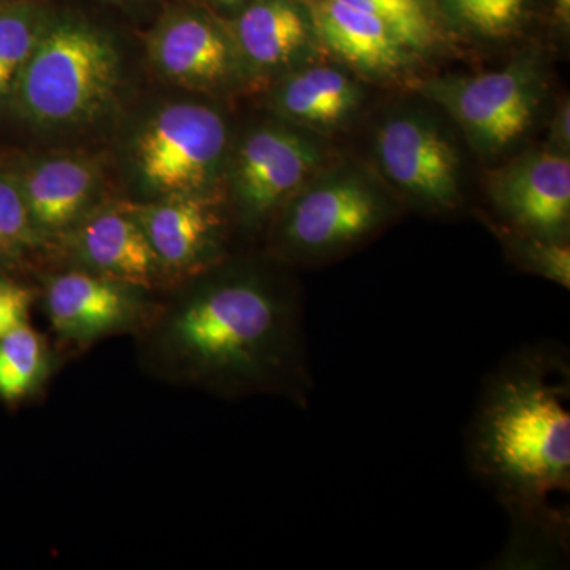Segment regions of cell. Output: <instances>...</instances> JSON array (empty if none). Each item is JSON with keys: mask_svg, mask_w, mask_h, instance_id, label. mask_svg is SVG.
Masks as SVG:
<instances>
[{"mask_svg": "<svg viewBox=\"0 0 570 570\" xmlns=\"http://www.w3.org/2000/svg\"><path fill=\"white\" fill-rule=\"evenodd\" d=\"M362 105V89L343 70L330 66L295 71L281 82L273 107L285 119L309 129L346 124Z\"/></svg>", "mask_w": 570, "mask_h": 570, "instance_id": "16", "label": "cell"}, {"mask_svg": "<svg viewBox=\"0 0 570 570\" xmlns=\"http://www.w3.org/2000/svg\"><path fill=\"white\" fill-rule=\"evenodd\" d=\"M220 2H224V3H235V2H239V0H220Z\"/></svg>", "mask_w": 570, "mask_h": 570, "instance_id": "27", "label": "cell"}, {"mask_svg": "<svg viewBox=\"0 0 570 570\" xmlns=\"http://www.w3.org/2000/svg\"><path fill=\"white\" fill-rule=\"evenodd\" d=\"M45 26L36 7L0 0V107L13 97Z\"/></svg>", "mask_w": 570, "mask_h": 570, "instance_id": "19", "label": "cell"}, {"mask_svg": "<svg viewBox=\"0 0 570 570\" xmlns=\"http://www.w3.org/2000/svg\"><path fill=\"white\" fill-rule=\"evenodd\" d=\"M510 257L524 269L543 279L570 287V245L510 230L504 234Z\"/></svg>", "mask_w": 570, "mask_h": 570, "instance_id": "21", "label": "cell"}, {"mask_svg": "<svg viewBox=\"0 0 570 570\" xmlns=\"http://www.w3.org/2000/svg\"><path fill=\"white\" fill-rule=\"evenodd\" d=\"M322 154L309 138L283 129L255 130L236 153L232 187L247 225H258L283 209L316 170Z\"/></svg>", "mask_w": 570, "mask_h": 570, "instance_id": "7", "label": "cell"}, {"mask_svg": "<svg viewBox=\"0 0 570 570\" xmlns=\"http://www.w3.org/2000/svg\"><path fill=\"white\" fill-rule=\"evenodd\" d=\"M314 36L341 61L370 75L403 69L411 52L374 14L340 0H307Z\"/></svg>", "mask_w": 570, "mask_h": 570, "instance_id": "12", "label": "cell"}, {"mask_svg": "<svg viewBox=\"0 0 570 570\" xmlns=\"http://www.w3.org/2000/svg\"><path fill=\"white\" fill-rule=\"evenodd\" d=\"M32 302L33 294L28 287L0 279V336L28 324Z\"/></svg>", "mask_w": 570, "mask_h": 570, "instance_id": "24", "label": "cell"}, {"mask_svg": "<svg viewBox=\"0 0 570 570\" xmlns=\"http://www.w3.org/2000/svg\"><path fill=\"white\" fill-rule=\"evenodd\" d=\"M119 80V55L102 32L78 21L45 26L13 97L29 121L67 126L102 110Z\"/></svg>", "mask_w": 570, "mask_h": 570, "instance_id": "3", "label": "cell"}, {"mask_svg": "<svg viewBox=\"0 0 570 570\" xmlns=\"http://www.w3.org/2000/svg\"><path fill=\"white\" fill-rule=\"evenodd\" d=\"M151 55L165 77L190 88L219 85L235 67L227 37L197 14H176L165 21L154 36Z\"/></svg>", "mask_w": 570, "mask_h": 570, "instance_id": "14", "label": "cell"}, {"mask_svg": "<svg viewBox=\"0 0 570 570\" xmlns=\"http://www.w3.org/2000/svg\"><path fill=\"white\" fill-rule=\"evenodd\" d=\"M227 149L220 115L198 104H175L146 124L135 142L145 186L164 197L208 195Z\"/></svg>", "mask_w": 570, "mask_h": 570, "instance_id": "5", "label": "cell"}, {"mask_svg": "<svg viewBox=\"0 0 570 570\" xmlns=\"http://www.w3.org/2000/svg\"><path fill=\"white\" fill-rule=\"evenodd\" d=\"M422 94L441 105L479 151H502L523 137L540 100L535 63L517 61L508 69L471 77H442L423 82Z\"/></svg>", "mask_w": 570, "mask_h": 570, "instance_id": "6", "label": "cell"}, {"mask_svg": "<svg viewBox=\"0 0 570 570\" xmlns=\"http://www.w3.org/2000/svg\"><path fill=\"white\" fill-rule=\"evenodd\" d=\"M377 160L397 189L434 209L460 202V159L455 146L433 122L401 115L379 127Z\"/></svg>", "mask_w": 570, "mask_h": 570, "instance_id": "9", "label": "cell"}, {"mask_svg": "<svg viewBox=\"0 0 570 570\" xmlns=\"http://www.w3.org/2000/svg\"><path fill=\"white\" fill-rule=\"evenodd\" d=\"M551 141L557 145L554 151L564 153L569 148L570 141V105L562 104L557 116H554L553 126H551Z\"/></svg>", "mask_w": 570, "mask_h": 570, "instance_id": "25", "label": "cell"}, {"mask_svg": "<svg viewBox=\"0 0 570 570\" xmlns=\"http://www.w3.org/2000/svg\"><path fill=\"white\" fill-rule=\"evenodd\" d=\"M472 474L508 509L513 539L564 550L569 538L568 352L535 344L491 371L466 431Z\"/></svg>", "mask_w": 570, "mask_h": 570, "instance_id": "1", "label": "cell"}, {"mask_svg": "<svg viewBox=\"0 0 570 570\" xmlns=\"http://www.w3.org/2000/svg\"><path fill=\"white\" fill-rule=\"evenodd\" d=\"M22 197L41 238L80 220L97 187L96 168L78 157H55L37 164L20 179Z\"/></svg>", "mask_w": 570, "mask_h": 570, "instance_id": "15", "label": "cell"}, {"mask_svg": "<svg viewBox=\"0 0 570 570\" xmlns=\"http://www.w3.org/2000/svg\"><path fill=\"white\" fill-rule=\"evenodd\" d=\"M365 10L396 33L411 51H423L436 41V24L425 0H340Z\"/></svg>", "mask_w": 570, "mask_h": 570, "instance_id": "20", "label": "cell"}, {"mask_svg": "<svg viewBox=\"0 0 570 570\" xmlns=\"http://www.w3.org/2000/svg\"><path fill=\"white\" fill-rule=\"evenodd\" d=\"M132 285L97 273L71 272L51 277L45 309L56 335L70 344H91L141 324V305Z\"/></svg>", "mask_w": 570, "mask_h": 570, "instance_id": "10", "label": "cell"}, {"mask_svg": "<svg viewBox=\"0 0 570 570\" xmlns=\"http://www.w3.org/2000/svg\"><path fill=\"white\" fill-rule=\"evenodd\" d=\"M313 24L292 0H257L236 22L239 55L255 69L295 61L309 47Z\"/></svg>", "mask_w": 570, "mask_h": 570, "instance_id": "17", "label": "cell"}, {"mask_svg": "<svg viewBox=\"0 0 570 570\" xmlns=\"http://www.w3.org/2000/svg\"><path fill=\"white\" fill-rule=\"evenodd\" d=\"M489 193L510 230L569 243L568 154L554 149L524 154L490 175Z\"/></svg>", "mask_w": 570, "mask_h": 570, "instance_id": "8", "label": "cell"}, {"mask_svg": "<svg viewBox=\"0 0 570 570\" xmlns=\"http://www.w3.org/2000/svg\"><path fill=\"white\" fill-rule=\"evenodd\" d=\"M41 242L33 227L20 183L0 171V262L14 261Z\"/></svg>", "mask_w": 570, "mask_h": 570, "instance_id": "22", "label": "cell"}, {"mask_svg": "<svg viewBox=\"0 0 570 570\" xmlns=\"http://www.w3.org/2000/svg\"><path fill=\"white\" fill-rule=\"evenodd\" d=\"M449 9L482 36L510 33L523 18L527 0H445Z\"/></svg>", "mask_w": 570, "mask_h": 570, "instance_id": "23", "label": "cell"}, {"mask_svg": "<svg viewBox=\"0 0 570 570\" xmlns=\"http://www.w3.org/2000/svg\"><path fill=\"white\" fill-rule=\"evenodd\" d=\"M558 2V11H560V17L564 21H569L570 14V0H557Z\"/></svg>", "mask_w": 570, "mask_h": 570, "instance_id": "26", "label": "cell"}, {"mask_svg": "<svg viewBox=\"0 0 570 570\" xmlns=\"http://www.w3.org/2000/svg\"><path fill=\"white\" fill-rule=\"evenodd\" d=\"M390 206L356 176H333L311 184L283 206L277 249L295 261H325L376 235L390 219Z\"/></svg>", "mask_w": 570, "mask_h": 570, "instance_id": "4", "label": "cell"}, {"mask_svg": "<svg viewBox=\"0 0 570 570\" xmlns=\"http://www.w3.org/2000/svg\"><path fill=\"white\" fill-rule=\"evenodd\" d=\"M126 209L140 224L163 272H197L219 253L224 220L209 195H176Z\"/></svg>", "mask_w": 570, "mask_h": 570, "instance_id": "11", "label": "cell"}, {"mask_svg": "<svg viewBox=\"0 0 570 570\" xmlns=\"http://www.w3.org/2000/svg\"><path fill=\"white\" fill-rule=\"evenodd\" d=\"M75 247L97 275L132 287H153L163 272L140 224L126 208L88 217L75 234Z\"/></svg>", "mask_w": 570, "mask_h": 570, "instance_id": "13", "label": "cell"}, {"mask_svg": "<svg viewBox=\"0 0 570 570\" xmlns=\"http://www.w3.org/2000/svg\"><path fill=\"white\" fill-rule=\"evenodd\" d=\"M50 352L31 325L0 336V397L18 403L41 387L50 374Z\"/></svg>", "mask_w": 570, "mask_h": 570, "instance_id": "18", "label": "cell"}, {"mask_svg": "<svg viewBox=\"0 0 570 570\" xmlns=\"http://www.w3.org/2000/svg\"><path fill=\"white\" fill-rule=\"evenodd\" d=\"M168 376L224 396L276 393L307 406L314 389L298 303L255 273L198 285L151 333Z\"/></svg>", "mask_w": 570, "mask_h": 570, "instance_id": "2", "label": "cell"}]
</instances>
